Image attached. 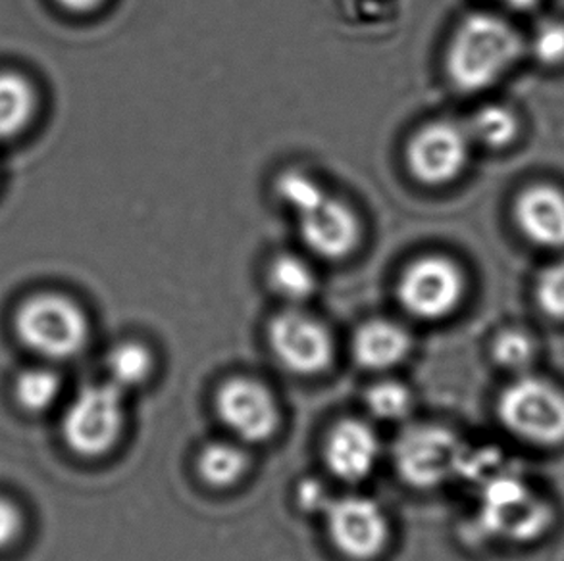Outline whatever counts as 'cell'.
I'll return each instance as SVG.
<instances>
[{
	"instance_id": "cell-1",
	"label": "cell",
	"mask_w": 564,
	"mask_h": 561,
	"mask_svg": "<svg viewBox=\"0 0 564 561\" xmlns=\"http://www.w3.org/2000/svg\"><path fill=\"white\" fill-rule=\"evenodd\" d=\"M522 38L499 15H466L445 54V72L460 92H478L497 84L519 61Z\"/></svg>"
},
{
	"instance_id": "cell-2",
	"label": "cell",
	"mask_w": 564,
	"mask_h": 561,
	"mask_svg": "<svg viewBox=\"0 0 564 561\" xmlns=\"http://www.w3.org/2000/svg\"><path fill=\"white\" fill-rule=\"evenodd\" d=\"M14 329L25 349L46 360L77 356L89 341L85 311L58 293L30 296L15 311Z\"/></svg>"
},
{
	"instance_id": "cell-3",
	"label": "cell",
	"mask_w": 564,
	"mask_h": 561,
	"mask_svg": "<svg viewBox=\"0 0 564 561\" xmlns=\"http://www.w3.org/2000/svg\"><path fill=\"white\" fill-rule=\"evenodd\" d=\"M126 427V400L112 383L82 388L62 418V437L82 458H100L118 444Z\"/></svg>"
},
{
	"instance_id": "cell-4",
	"label": "cell",
	"mask_w": 564,
	"mask_h": 561,
	"mask_svg": "<svg viewBox=\"0 0 564 561\" xmlns=\"http://www.w3.org/2000/svg\"><path fill=\"white\" fill-rule=\"evenodd\" d=\"M465 293L463 270L442 254L412 260L397 280V298L403 310L422 321L447 318L463 302Z\"/></svg>"
},
{
	"instance_id": "cell-5",
	"label": "cell",
	"mask_w": 564,
	"mask_h": 561,
	"mask_svg": "<svg viewBox=\"0 0 564 561\" xmlns=\"http://www.w3.org/2000/svg\"><path fill=\"white\" fill-rule=\"evenodd\" d=\"M499 419L520 439L553 447L564 442V395L547 381L522 377L499 398Z\"/></svg>"
},
{
	"instance_id": "cell-6",
	"label": "cell",
	"mask_w": 564,
	"mask_h": 561,
	"mask_svg": "<svg viewBox=\"0 0 564 561\" xmlns=\"http://www.w3.org/2000/svg\"><path fill=\"white\" fill-rule=\"evenodd\" d=\"M463 447L453 431L440 425H411L395 440L393 463L412 488H435L463 468Z\"/></svg>"
},
{
	"instance_id": "cell-7",
	"label": "cell",
	"mask_w": 564,
	"mask_h": 561,
	"mask_svg": "<svg viewBox=\"0 0 564 561\" xmlns=\"http://www.w3.org/2000/svg\"><path fill=\"white\" fill-rule=\"evenodd\" d=\"M473 139L463 123L435 120L422 125L406 144L409 174L427 187L455 182L470 160Z\"/></svg>"
},
{
	"instance_id": "cell-8",
	"label": "cell",
	"mask_w": 564,
	"mask_h": 561,
	"mask_svg": "<svg viewBox=\"0 0 564 561\" xmlns=\"http://www.w3.org/2000/svg\"><path fill=\"white\" fill-rule=\"evenodd\" d=\"M268 344L280 365L297 375L322 373L334 360V339L328 327L295 306L272 318Z\"/></svg>"
},
{
	"instance_id": "cell-9",
	"label": "cell",
	"mask_w": 564,
	"mask_h": 561,
	"mask_svg": "<svg viewBox=\"0 0 564 561\" xmlns=\"http://www.w3.org/2000/svg\"><path fill=\"white\" fill-rule=\"evenodd\" d=\"M214 404L221 424L249 444L267 442L282 425L275 396L260 381L247 377L226 381L218 388Z\"/></svg>"
},
{
	"instance_id": "cell-10",
	"label": "cell",
	"mask_w": 564,
	"mask_h": 561,
	"mask_svg": "<svg viewBox=\"0 0 564 561\" xmlns=\"http://www.w3.org/2000/svg\"><path fill=\"white\" fill-rule=\"evenodd\" d=\"M324 516L334 547L351 560H372L388 547V516L372 498L352 494L336 498L324 509Z\"/></svg>"
},
{
	"instance_id": "cell-11",
	"label": "cell",
	"mask_w": 564,
	"mask_h": 561,
	"mask_svg": "<svg viewBox=\"0 0 564 561\" xmlns=\"http://www.w3.org/2000/svg\"><path fill=\"white\" fill-rule=\"evenodd\" d=\"M297 221L299 237L306 251L318 258L339 262L359 249L362 223L344 198L326 193L316 205L299 213Z\"/></svg>"
},
{
	"instance_id": "cell-12",
	"label": "cell",
	"mask_w": 564,
	"mask_h": 561,
	"mask_svg": "<svg viewBox=\"0 0 564 561\" xmlns=\"http://www.w3.org/2000/svg\"><path fill=\"white\" fill-rule=\"evenodd\" d=\"M484 521L512 539H532L547 524V508L514 479H497L486 488Z\"/></svg>"
},
{
	"instance_id": "cell-13",
	"label": "cell",
	"mask_w": 564,
	"mask_h": 561,
	"mask_svg": "<svg viewBox=\"0 0 564 561\" xmlns=\"http://www.w3.org/2000/svg\"><path fill=\"white\" fill-rule=\"evenodd\" d=\"M380 458V440L370 425L344 419L332 427L324 444V462L329 473L344 483H360L375 471Z\"/></svg>"
},
{
	"instance_id": "cell-14",
	"label": "cell",
	"mask_w": 564,
	"mask_h": 561,
	"mask_svg": "<svg viewBox=\"0 0 564 561\" xmlns=\"http://www.w3.org/2000/svg\"><path fill=\"white\" fill-rule=\"evenodd\" d=\"M520 231L540 246H564V195L550 185L524 190L514 206Z\"/></svg>"
},
{
	"instance_id": "cell-15",
	"label": "cell",
	"mask_w": 564,
	"mask_h": 561,
	"mask_svg": "<svg viewBox=\"0 0 564 561\" xmlns=\"http://www.w3.org/2000/svg\"><path fill=\"white\" fill-rule=\"evenodd\" d=\"M411 344V334L397 321L370 319L352 334V360L368 372H383L401 364Z\"/></svg>"
},
{
	"instance_id": "cell-16",
	"label": "cell",
	"mask_w": 564,
	"mask_h": 561,
	"mask_svg": "<svg viewBox=\"0 0 564 561\" xmlns=\"http://www.w3.org/2000/svg\"><path fill=\"white\" fill-rule=\"evenodd\" d=\"M267 280L278 298L295 308L308 302L318 290V275L313 264L293 252H280L270 260Z\"/></svg>"
},
{
	"instance_id": "cell-17",
	"label": "cell",
	"mask_w": 564,
	"mask_h": 561,
	"mask_svg": "<svg viewBox=\"0 0 564 561\" xmlns=\"http://www.w3.org/2000/svg\"><path fill=\"white\" fill-rule=\"evenodd\" d=\"M35 112V91L20 74H0V141L22 133Z\"/></svg>"
},
{
	"instance_id": "cell-18",
	"label": "cell",
	"mask_w": 564,
	"mask_h": 561,
	"mask_svg": "<svg viewBox=\"0 0 564 561\" xmlns=\"http://www.w3.org/2000/svg\"><path fill=\"white\" fill-rule=\"evenodd\" d=\"M249 470V458L243 448L231 442H210L197 458V471L206 485L229 488L237 485Z\"/></svg>"
},
{
	"instance_id": "cell-19",
	"label": "cell",
	"mask_w": 564,
	"mask_h": 561,
	"mask_svg": "<svg viewBox=\"0 0 564 561\" xmlns=\"http://www.w3.org/2000/svg\"><path fill=\"white\" fill-rule=\"evenodd\" d=\"M153 367L154 358L151 350L138 341L120 342L107 354L108 383H112L122 393L147 383Z\"/></svg>"
},
{
	"instance_id": "cell-20",
	"label": "cell",
	"mask_w": 564,
	"mask_h": 561,
	"mask_svg": "<svg viewBox=\"0 0 564 561\" xmlns=\"http://www.w3.org/2000/svg\"><path fill=\"white\" fill-rule=\"evenodd\" d=\"M62 380L51 367H30L14 383L15 403L30 414L51 410L61 398Z\"/></svg>"
},
{
	"instance_id": "cell-21",
	"label": "cell",
	"mask_w": 564,
	"mask_h": 561,
	"mask_svg": "<svg viewBox=\"0 0 564 561\" xmlns=\"http://www.w3.org/2000/svg\"><path fill=\"white\" fill-rule=\"evenodd\" d=\"M465 128L473 143L484 144L488 148H503L517 138L519 120L509 108L488 105L481 107Z\"/></svg>"
},
{
	"instance_id": "cell-22",
	"label": "cell",
	"mask_w": 564,
	"mask_h": 561,
	"mask_svg": "<svg viewBox=\"0 0 564 561\" xmlns=\"http://www.w3.org/2000/svg\"><path fill=\"white\" fill-rule=\"evenodd\" d=\"M274 190L278 200L295 216L308 210L328 193L322 187L321 182L314 179L313 175L299 172V169H288L278 175Z\"/></svg>"
},
{
	"instance_id": "cell-23",
	"label": "cell",
	"mask_w": 564,
	"mask_h": 561,
	"mask_svg": "<svg viewBox=\"0 0 564 561\" xmlns=\"http://www.w3.org/2000/svg\"><path fill=\"white\" fill-rule=\"evenodd\" d=\"M367 408L376 419L399 421L412 410V395L409 387L399 381H380L367 391Z\"/></svg>"
},
{
	"instance_id": "cell-24",
	"label": "cell",
	"mask_w": 564,
	"mask_h": 561,
	"mask_svg": "<svg viewBox=\"0 0 564 561\" xmlns=\"http://www.w3.org/2000/svg\"><path fill=\"white\" fill-rule=\"evenodd\" d=\"M494 358L505 370L519 372L534 360V342L527 333L503 331L494 342Z\"/></svg>"
},
{
	"instance_id": "cell-25",
	"label": "cell",
	"mask_w": 564,
	"mask_h": 561,
	"mask_svg": "<svg viewBox=\"0 0 564 561\" xmlns=\"http://www.w3.org/2000/svg\"><path fill=\"white\" fill-rule=\"evenodd\" d=\"M535 298L543 314L553 319H564V262L547 267L540 275Z\"/></svg>"
},
{
	"instance_id": "cell-26",
	"label": "cell",
	"mask_w": 564,
	"mask_h": 561,
	"mask_svg": "<svg viewBox=\"0 0 564 561\" xmlns=\"http://www.w3.org/2000/svg\"><path fill=\"white\" fill-rule=\"evenodd\" d=\"M532 48L543 64L553 66L564 62V23L543 22L535 31Z\"/></svg>"
},
{
	"instance_id": "cell-27",
	"label": "cell",
	"mask_w": 564,
	"mask_h": 561,
	"mask_svg": "<svg viewBox=\"0 0 564 561\" xmlns=\"http://www.w3.org/2000/svg\"><path fill=\"white\" fill-rule=\"evenodd\" d=\"M22 512L14 502L0 496V550L12 547L18 537L22 535Z\"/></svg>"
},
{
	"instance_id": "cell-28",
	"label": "cell",
	"mask_w": 564,
	"mask_h": 561,
	"mask_svg": "<svg viewBox=\"0 0 564 561\" xmlns=\"http://www.w3.org/2000/svg\"><path fill=\"white\" fill-rule=\"evenodd\" d=\"M297 501L299 506L306 509V512L324 514V509L328 508L332 498L318 481H303L299 486Z\"/></svg>"
},
{
	"instance_id": "cell-29",
	"label": "cell",
	"mask_w": 564,
	"mask_h": 561,
	"mask_svg": "<svg viewBox=\"0 0 564 561\" xmlns=\"http://www.w3.org/2000/svg\"><path fill=\"white\" fill-rule=\"evenodd\" d=\"M58 2L69 12L84 14V12H91L95 8L100 7L102 0H58Z\"/></svg>"
},
{
	"instance_id": "cell-30",
	"label": "cell",
	"mask_w": 564,
	"mask_h": 561,
	"mask_svg": "<svg viewBox=\"0 0 564 561\" xmlns=\"http://www.w3.org/2000/svg\"><path fill=\"white\" fill-rule=\"evenodd\" d=\"M507 7L514 8V10H528V8L535 7L540 0H501Z\"/></svg>"
}]
</instances>
